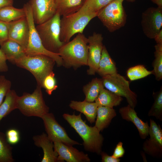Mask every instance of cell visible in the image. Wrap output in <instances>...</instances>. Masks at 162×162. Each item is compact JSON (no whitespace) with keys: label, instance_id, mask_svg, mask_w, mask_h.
Returning a JSON list of instances; mask_svg holds the SVG:
<instances>
[{"label":"cell","instance_id":"6da1fadb","mask_svg":"<svg viewBox=\"0 0 162 162\" xmlns=\"http://www.w3.org/2000/svg\"><path fill=\"white\" fill-rule=\"evenodd\" d=\"M63 118L78 133L83 140L84 149L98 155L102 151L104 138L100 131L94 126H90L82 119L81 113L76 115L64 113Z\"/></svg>","mask_w":162,"mask_h":162},{"label":"cell","instance_id":"7a4b0ae2","mask_svg":"<svg viewBox=\"0 0 162 162\" xmlns=\"http://www.w3.org/2000/svg\"><path fill=\"white\" fill-rule=\"evenodd\" d=\"M58 53L62 59L63 65L66 68L87 65L88 38L83 33H78L72 40L64 44Z\"/></svg>","mask_w":162,"mask_h":162},{"label":"cell","instance_id":"3957f363","mask_svg":"<svg viewBox=\"0 0 162 162\" xmlns=\"http://www.w3.org/2000/svg\"><path fill=\"white\" fill-rule=\"evenodd\" d=\"M97 14L79 9L73 13L62 16L60 20V40L65 43L76 34L83 33L87 25Z\"/></svg>","mask_w":162,"mask_h":162},{"label":"cell","instance_id":"277c9868","mask_svg":"<svg viewBox=\"0 0 162 162\" xmlns=\"http://www.w3.org/2000/svg\"><path fill=\"white\" fill-rule=\"evenodd\" d=\"M56 63L53 59L46 55L26 54L15 61L14 64L30 72L35 78L38 85L42 87L44 79L52 71Z\"/></svg>","mask_w":162,"mask_h":162},{"label":"cell","instance_id":"5b68a950","mask_svg":"<svg viewBox=\"0 0 162 162\" xmlns=\"http://www.w3.org/2000/svg\"><path fill=\"white\" fill-rule=\"evenodd\" d=\"M60 16L56 12L52 18L35 27L44 47L48 51L56 53H58L60 48L65 44L60 38Z\"/></svg>","mask_w":162,"mask_h":162},{"label":"cell","instance_id":"8992f818","mask_svg":"<svg viewBox=\"0 0 162 162\" xmlns=\"http://www.w3.org/2000/svg\"><path fill=\"white\" fill-rule=\"evenodd\" d=\"M41 88L38 85L32 93L25 92L22 96H18L17 109L25 116L41 118L49 112V108L44 99Z\"/></svg>","mask_w":162,"mask_h":162},{"label":"cell","instance_id":"52a82bcc","mask_svg":"<svg viewBox=\"0 0 162 162\" xmlns=\"http://www.w3.org/2000/svg\"><path fill=\"white\" fill-rule=\"evenodd\" d=\"M23 8L25 10L29 30L28 44L25 50L26 54L28 55H46L53 59L58 66L62 65V60L59 55L48 51L43 45L36 28L32 7L29 2L25 4Z\"/></svg>","mask_w":162,"mask_h":162},{"label":"cell","instance_id":"ba28073f","mask_svg":"<svg viewBox=\"0 0 162 162\" xmlns=\"http://www.w3.org/2000/svg\"><path fill=\"white\" fill-rule=\"evenodd\" d=\"M124 0H113L98 12L97 16L110 32L125 25L127 15L123 6Z\"/></svg>","mask_w":162,"mask_h":162},{"label":"cell","instance_id":"9c48e42d","mask_svg":"<svg viewBox=\"0 0 162 162\" xmlns=\"http://www.w3.org/2000/svg\"><path fill=\"white\" fill-rule=\"evenodd\" d=\"M104 88L116 94L125 98L128 104L134 108L137 103V95L130 88L129 82L118 73L102 77Z\"/></svg>","mask_w":162,"mask_h":162},{"label":"cell","instance_id":"30bf717a","mask_svg":"<svg viewBox=\"0 0 162 162\" xmlns=\"http://www.w3.org/2000/svg\"><path fill=\"white\" fill-rule=\"evenodd\" d=\"M41 118L47 136L53 142H60L70 146L81 145L68 136L65 129L57 121L53 113L48 112Z\"/></svg>","mask_w":162,"mask_h":162},{"label":"cell","instance_id":"8fae6325","mask_svg":"<svg viewBox=\"0 0 162 162\" xmlns=\"http://www.w3.org/2000/svg\"><path fill=\"white\" fill-rule=\"evenodd\" d=\"M141 24L145 35L150 39H154L162 29V8L150 7L142 14Z\"/></svg>","mask_w":162,"mask_h":162},{"label":"cell","instance_id":"7c38bea8","mask_svg":"<svg viewBox=\"0 0 162 162\" xmlns=\"http://www.w3.org/2000/svg\"><path fill=\"white\" fill-rule=\"evenodd\" d=\"M148 135L150 137L142 144V149L145 153L156 158L162 157V130L160 125L153 119L150 120Z\"/></svg>","mask_w":162,"mask_h":162},{"label":"cell","instance_id":"4fadbf2b","mask_svg":"<svg viewBox=\"0 0 162 162\" xmlns=\"http://www.w3.org/2000/svg\"><path fill=\"white\" fill-rule=\"evenodd\" d=\"M88 38V54L87 71L89 75H94L97 72L104 46L103 37L101 34L94 32Z\"/></svg>","mask_w":162,"mask_h":162},{"label":"cell","instance_id":"5bb4252c","mask_svg":"<svg viewBox=\"0 0 162 162\" xmlns=\"http://www.w3.org/2000/svg\"><path fill=\"white\" fill-rule=\"evenodd\" d=\"M35 24H41L53 16L57 12L55 0H31Z\"/></svg>","mask_w":162,"mask_h":162},{"label":"cell","instance_id":"9a60e30c","mask_svg":"<svg viewBox=\"0 0 162 162\" xmlns=\"http://www.w3.org/2000/svg\"><path fill=\"white\" fill-rule=\"evenodd\" d=\"M9 39L21 46L26 50L29 36V27L26 17L8 23Z\"/></svg>","mask_w":162,"mask_h":162},{"label":"cell","instance_id":"2e32d148","mask_svg":"<svg viewBox=\"0 0 162 162\" xmlns=\"http://www.w3.org/2000/svg\"><path fill=\"white\" fill-rule=\"evenodd\" d=\"M53 143L54 150L58 154V162H89L91 161L88 154L80 151L73 146L58 142Z\"/></svg>","mask_w":162,"mask_h":162},{"label":"cell","instance_id":"e0dca14e","mask_svg":"<svg viewBox=\"0 0 162 162\" xmlns=\"http://www.w3.org/2000/svg\"><path fill=\"white\" fill-rule=\"evenodd\" d=\"M134 109L128 104L120 108L119 112L123 119L130 122L135 125L140 138L145 139L149 135V125L147 121L144 122L138 116Z\"/></svg>","mask_w":162,"mask_h":162},{"label":"cell","instance_id":"ac0fdd59","mask_svg":"<svg viewBox=\"0 0 162 162\" xmlns=\"http://www.w3.org/2000/svg\"><path fill=\"white\" fill-rule=\"evenodd\" d=\"M34 145L43 149L44 155L41 162H57L58 154L54 150V143L48 137L46 134L43 133L33 136Z\"/></svg>","mask_w":162,"mask_h":162},{"label":"cell","instance_id":"d6986e66","mask_svg":"<svg viewBox=\"0 0 162 162\" xmlns=\"http://www.w3.org/2000/svg\"><path fill=\"white\" fill-rule=\"evenodd\" d=\"M70 108L83 114L91 124L95 122L98 106L95 102L71 100L69 104Z\"/></svg>","mask_w":162,"mask_h":162},{"label":"cell","instance_id":"ffe728a7","mask_svg":"<svg viewBox=\"0 0 162 162\" xmlns=\"http://www.w3.org/2000/svg\"><path fill=\"white\" fill-rule=\"evenodd\" d=\"M1 46L0 49L5 54L7 60L14 64L26 54L25 50L21 46L10 39L6 41Z\"/></svg>","mask_w":162,"mask_h":162},{"label":"cell","instance_id":"44dd1931","mask_svg":"<svg viewBox=\"0 0 162 162\" xmlns=\"http://www.w3.org/2000/svg\"><path fill=\"white\" fill-rule=\"evenodd\" d=\"M116 113L113 108L103 106L98 107L94 126L100 132L107 128Z\"/></svg>","mask_w":162,"mask_h":162},{"label":"cell","instance_id":"7402d4cb","mask_svg":"<svg viewBox=\"0 0 162 162\" xmlns=\"http://www.w3.org/2000/svg\"><path fill=\"white\" fill-rule=\"evenodd\" d=\"M96 73L102 77L118 73L115 63L104 45L103 47Z\"/></svg>","mask_w":162,"mask_h":162},{"label":"cell","instance_id":"603a6c76","mask_svg":"<svg viewBox=\"0 0 162 162\" xmlns=\"http://www.w3.org/2000/svg\"><path fill=\"white\" fill-rule=\"evenodd\" d=\"M123 99L114 93L102 88L95 100L98 106H103L113 108V107L119 105Z\"/></svg>","mask_w":162,"mask_h":162},{"label":"cell","instance_id":"cb8c5ba5","mask_svg":"<svg viewBox=\"0 0 162 162\" xmlns=\"http://www.w3.org/2000/svg\"><path fill=\"white\" fill-rule=\"evenodd\" d=\"M57 12L60 16L73 13L81 7L83 0H55Z\"/></svg>","mask_w":162,"mask_h":162},{"label":"cell","instance_id":"d4e9b609","mask_svg":"<svg viewBox=\"0 0 162 162\" xmlns=\"http://www.w3.org/2000/svg\"><path fill=\"white\" fill-rule=\"evenodd\" d=\"M104 88L101 79L93 78L83 87V91L85 96L84 100L89 102H94L100 91Z\"/></svg>","mask_w":162,"mask_h":162},{"label":"cell","instance_id":"484cf974","mask_svg":"<svg viewBox=\"0 0 162 162\" xmlns=\"http://www.w3.org/2000/svg\"><path fill=\"white\" fill-rule=\"evenodd\" d=\"M26 16L25 10L12 6L5 7L0 9V21L6 23L14 21Z\"/></svg>","mask_w":162,"mask_h":162},{"label":"cell","instance_id":"4316f807","mask_svg":"<svg viewBox=\"0 0 162 162\" xmlns=\"http://www.w3.org/2000/svg\"><path fill=\"white\" fill-rule=\"evenodd\" d=\"M18 96L16 92L10 90L5 97L4 101L0 105V122L2 119L16 108Z\"/></svg>","mask_w":162,"mask_h":162},{"label":"cell","instance_id":"83f0119b","mask_svg":"<svg viewBox=\"0 0 162 162\" xmlns=\"http://www.w3.org/2000/svg\"><path fill=\"white\" fill-rule=\"evenodd\" d=\"M152 96L154 102L148 113L149 116H153L162 121V87L156 92H153Z\"/></svg>","mask_w":162,"mask_h":162},{"label":"cell","instance_id":"f1b7e54d","mask_svg":"<svg viewBox=\"0 0 162 162\" xmlns=\"http://www.w3.org/2000/svg\"><path fill=\"white\" fill-rule=\"evenodd\" d=\"M154 47L155 58L152 64V74L156 80L159 81L162 79V43L157 44Z\"/></svg>","mask_w":162,"mask_h":162},{"label":"cell","instance_id":"f546056e","mask_svg":"<svg viewBox=\"0 0 162 162\" xmlns=\"http://www.w3.org/2000/svg\"><path fill=\"white\" fill-rule=\"evenodd\" d=\"M7 142L5 134L0 132V162H13L14 161L12 148Z\"/></svg>","mask_w":162,"mask_h":162},{"label":"cell","instance_id":"4dcf8cb0","mask_svg":"<svg viewBox=\"0 0 162 162\" xmlns=\"http://www.w3.org/2000/svg\"><path fill=\"white\" fill-rule=\"evenodd\" d=\"M152 74V70H148L144 65L141 64L131 67L127 71V75L130 81L142 79Z\"/></svg>","mask_w":162,"mask_h":162},{"label":"cell","instance_id":"1f68e13d","mask_svg":"<svg viewBox=\"0 0 162 162\" xmlns=\"http://www.w3.org/2000/svg\"><path fill=\"white\" fill-rule=\"evenodd\" d=\"M113 0H84L80 9L85 11L98 13Z\"/></svg>","mask_w":162,"mask_h":162},{"label":"cell","instance_id":"d6a6232c","mask_svg":"<svg viewBox=\"0 0 162 162\" xmlns=\"http://www.w3.org/2000/svg\"><path fill=\"white\" fill-rule=\"evenodd\" d=\"M55 76V74L52 71L45 77L42 83V88H45L46 92L50 95L58 87Z\"/></svg>","mask_w":162,"mask_h":162},{"label":"cell","instance_id":"836d02e7","mask_svg":"<svg viewBox=\"0 0 162 162\" xmlns=\"http://www.w3.org/2000/svg\"><path fill=\"white\" fill-rule=\"evenodd\" d=\"M11 83L4 75L0 76V105L7 94L10 90Z\"/></svg>","mask_w":162,"mask_h":162},{"label":"cell","instance_id":"e575fe53","mask_svg":"<svg viewBox=\"0 0 162 162\" xmlns=\"http://www.w3.org/2000/svg\"><path fill=\"white\" fill-rule=\"evenodd\" d=\"M5 136L7 142L10 145L17 144L20 139L19 131L14 128L8 130L6 132Z\"/></svg>","mask_w":162,"mask_h":162},{"label":"cell","instance_id":"d590c367","mask_svg":"<svg viewBox=\"0 0 162 162\" xmlns=\"http://www.w3.org/2000/svg\"><path fill=\"white\" fill-rule=\"evenodd\" d=\"M9 39L8 23L0 21V45Z\"/></svg>","mask_w":162,"mask_h":162},{"label":"cell","instance_id":"8d00e7d4","mask_svg":"<svg viewBox=\"0 0 162 162\" xmlns=\"http://www.w3.org/2000/svg\"><path fill=\"white\" fill-rule=\"evenodd\" d=\"M123 143L121 142H119L116 145L114 149L112 156L115 158H120L124 155L125 151L123 146Z\"/></svg>","mask_w":162,"mask_h":162},{"label":"cell","instance_id":"74e56055","mask_svg":"<svg viewBox=\"0 0 162 162\" xmlns=\"http://www.w3.org/2000/svg\"><path fill=\"white\" fill-rule=\"evenodd\" d=\"M7 58L2 51L0 49V72H5L8 70Z\"/></svg>","mask_w":162,"mask_h":162},{"label":"cell","instance_id":"f35d334b","mask_svg":"<svg viewBox=\"0 0 162 162\" xmlns=\"http://www.w3.org/2000/svg\"><path fill=\"white\" fill-rule=\"evenodd\" d=\"M100 155L101 156L102 162H119L120 158H115L112 156L108 155L105 152L102 151Z\"/></svg>","mask_w":162,"mask_h":162},{"label":"cell","instance_id":"ab89813d","mask_svg":"<svg viewBox=\"0 0 162 162\" xmlns=\"http://www.w3.org/2000/svg\"><path fill=\"white\" fill-rule=\"evenodd\" d=\"M13 0H0V9L7 6H12Z\"/></svg>","mask_w":162,"mask_h":162},{"label":"cell","instance_id":"60d3db41","mask_svg":"<svg viewBox=\"0 0 162 162\" xmlns=\"http://www.w3.org/2000/svg\"><path fill=\"white\" fill-rule=\"evenodd\" d=\"M157 44L162 43V29L156 35L154 38Z\"/></svg>","mask_w":162,"mask_h":162},{"label":"cell","instance_id":"b9f144b4","mask_svg":"<svg viewBox=\"0 0 162 162\" xmlns=\"http://www.w3.org/2000/svg\"><path fill=\"white\" fill-rule=\"evenodd\" d=\"M154 3L157 5V7L162 8V0H151Z\"/></svg>","mask_w":162,"mask_h":162},{"label":"cell","instance_id":"7bdbcfd3","mask_svg":"<svg viewBox=\"0 0 162 162\" xmlns=\"http://www.w3.org/2000/svg\"><path fill=\"white\" fill-rule=\"evenodd\" d=\"M130 2H133L135 1L136 0H126Z\"/></svg>","mask_w":162,"mask_h":162}]
</instances>
